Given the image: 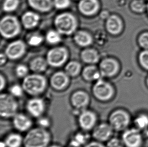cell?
<instances>
[{
    "mask_svg": "<svg viewBox=\"0 0 148 147\" xmlns=\"http://www.w3.org/2000/svg\"><path fill=\"white\" fill-rule=\"evenodd\" d=\"M52 137L49 129L32 127L23 137L24 147H48L51 144Z\"/></svg>",
    "mask_w": 148,
    "mask_h": 147,
    "instance_id": "6da1fadb",
    "label": "cell"
},
{
    "mask_svg": "<svg viewBox=\"0 0 148 147\" xmlns=\"http://www.w3.org/2000/svg\"><path fill=\"white\" fill-rule=\"evenodd\" d=\"M22 87L25 93L31 97L40 96L46 89V78L38 74L26 76L22 82Z\"/></svg>",
    "mask_w": 148,
    "mask_h": 147,
    "instance_id": "7a4b0ae2",
    "label": "cell"
},
{
    "mask_svg": "<svg viewBox=\"0 0 148 147\" xmlns=\"http://www.w3.org/2000/svg\"><path fill=\"white\" fill-rule=\"evenodd\" d=\"M19 104L16 98L9 93L0 95V116L2 118H12L18 112Z\"/></svg>",
    "mask_w": 148,
    "mask_h": 147,
    "instance_id": "3957f363",
    "label": "cell"
},
{
    "mask_svg": "<svg viewBox=\"0 0 148 147\" xmlns=\"http://www.w3.org/2000/svg\"><path fill=\"white\" fill-rule=\"evenodd\" d=\"M93 97L99 101H109L114 97V89L110 84L100 79L92 88Z\"/></svg>",
    "mask_w": 148,
    "mask_h": 147,
    "instance_id": "277c9868",
    "label": "cell"
},
{
    "mask_svg": "<svg viewBox=\"0 0 148 147\" xmlns=\"http://www.w3.org/2000/svg\"><path fill=\"white\" fill-rule=\"evenodd\" d=\"M55 25L58 32L62 34L70 35L76 29V19L72 14L65 13L58 15L55 20Z\"/></svg>",
    "mask_w": 148,
    "mask_h": 147,
    "instance_id": "5b68a950",
    "label": "cell"
},
{
    "mask_svg": "<svg viewBox=\"0 0 148 147\" xmlns=\"http://www.w3.org/2000/svg\"><path fill=\"white\" fill-rule=\"evenodd\" d=\"M98 116L96 112L90 109L80 111L77 116V123L82 131L88 132L98 123Z\"/></svg>",
    "mask_w": 148,
    "mask_h": 147,
    "instance_id": "8992f818",
    "label": "cell"
},
{
    "mask_svg": "<svg viewBox=\"0 0 148 147\" xmlns=\"http://www.w3.org/2000/svg\"><path fill=\"white\" fill-rule=\"evenodd\" d=\"M20 25L16 17L7 16L2 18L0 22V32L6 38L14 37L19 33Z\"/></svg>",
    "mask_w": 148,
    "mask_h": 147,
    "instance_id": "52a82bcc",
    "label": "cell"
},
{
    "mask_svg": "<svg viewBox=\"0 0 148 147\" xmlns=\"http://www.w3.org/2000/svg\"><path fill=\"white\" fill-rule=\"evenodd\" d=\"M130 122V116L124 110H115L110 114L109 123L116 131H121L128 127Z\"/></svg>",
    "mask_w": 148,
    "mask_h": 147,
    "instance_id": "ba28073f",
    "label": "cell"
},
{
    "mask_svg": "<svg viewBox=\"0 0 148 147\" xmlns=\"http://www.w3.org/2000/svg\"><path fill=\"white\" fill-rule=\"evenodd\" d=\"M47 108L46 102L40 96L31 97L25 104L27 113L31 117L36 119L45 115Z\"/></svg>",
    "mask_w": 148,
    "mask_h": 147,
    "instance_id": "9c48e42d",
    "label": "cell"
},
{
    "mask_svg": "<svg viewBox=\"0 0 148 147\" xmlns=\"http://www.w3.org/2000/svg\"><path fill=\"white\" fill-rule=\"evenodd\" d=\"M90 101V95L88 92L83 90H77L74 92L70 97L71 105L78 112L88 108Z\"/></svg>",
    "mask_w": 148,
    "mask_h": 147,
    "instance_id": "30bf717a",
    "label": "cell"
},
{
    "mask_svg": "<svg viewBox=\"0 0 148 147\" xmlns=\"http://www.w3.org/2000/svg\"><path fill=\"white\" fill-rule=\"evenodd\" d=\"M32 118L27 113L18 112L11 118L13 127L19 133H26L32 128Z\"/></svg>",
    "mask_w": 148,
    "mask_h": 147,
    "instance_id": "8fae6325",
    "label": "cell"
},
{
    "mask_svg": "<svg viewBox=\"0 0 148 147\" xmlns=\"http://www.w3.org/2000/svg\"><path fill=\"white\" fill-rule=\"evenodd\" d=\"M114 131L109 122H101L92 129V135L94 140L104 143L112 137Z\"/></svg>",
    "mask_w": 148,
    "mask_h": 147,
    "instance_id": "7c38bea8",
    "label": "cell"
},
{
    "mask_svg": "<svg viewBox=\"0 0 148 147\" xmlns=\"http://www.w3.org/2000/svg\"><path fill=\"white\" fill-rule=\"evenodd\" d=\"M68 56L67 50L64 48H55L50 50L47 56V61L53 67H59L65 62Z\"/></svg>",
    "mask_w": 148,
    "mask_h": 147,
    "instance_id": "4fadbf2b",
    "label": "cell"
},
{
    "mask_svg": "<svg viewBox=\"0 0 148 147\" xmlns=\"http://www.w3.org/2000/svg\"><path fill=\"white\" fill-rule=\"evenodd\" d=\"M121 140L126 147H140L143 143L142 136L137 129H126L122 134Z\"/></svg>",
    "mask_w": 148,
    "mask_h": 147,
    "instance_id": "5bb4252c",
    "label": "cell"
},
{
    "mask_svg": "<svg viewBox=\"0 0 148 147\" xmlns=\"http://www.w3.org/2000/svg\"><path fill=\"white\" fill-rule=\"evenodd\" d=\"M69 76L62 72H57L50 79V85L53 89L61 91L65 89L69 84Z\"/></svg>",
    "mask_w": 148,
    "mask_h": 147,
    "instance_id": "9a60e30c",
    "label": "cell"
},
{
    "mask_svg": "<svg viewBox=\"0 0 148 147\" xmlns=\"http://www.w3.org/2000/svg\"><path fill=\"white\" fill-rule=\"evenodd\" d=\"M25 45L23 42L17 40L13 42L6 48V56L11 60H15L20 58L24 54Z\"/></svg>",
    "mask_w": 148,
    "mask_h": 147,
    "instance_id": "2e32d148",
    "label": "cell"
},
{
    "mask_svg": "<svg viewBox=\"0 0 148 147\" xmlns=\"http://www.w3.org/2000/svg\"><path fill=\"white\" fill-rule=\"evenodd\" d=\"M118 65L116 61L111 59L103 60L100 65V72L103 77H111L118 71Z\"/></svg>",
    "mask_w": 148,
    "mask_h": 147,
    "instance_id": "e0dca14e",
    "label": "cell"
},
{
    "mask_svg": "<svg viewBox=\"0 0 148 147\" xmlns=\"http://www.w3.org/2000/svg\"><path fill=\"white\" fill-rule=\"evenodd\" d=\"M80 12L86 16H90L96 13L98 10L97 0H81L78 4Z\"/></svg>",
    "mask_w": 148,
    "mask_h": 147,
    "instance_id": "ac0fdd59",
    "label": "cell"
},
{
    "mask_svg": "<svg viewBox=\"0 0 148 147\" xmlns=\"http://www.w3.org/2000/svg\"><path fill=\"white\" fill-rule=\"evenodd\" d=\"M19 132L10 133L4 139L6 147H21L23 145V137Z\"/></svg>",
    "mask_w": 148,
    "mask_h": 147,
    "instance_id": "d6986e66",
    "label": "cell"
},
{
    "mask_svg": "<svg viewBox=\"0 0 148 147\" xmlns=\"http://www.w3.org/2000/svg\"><path fill=\"white\" fill-rule=\"evenodd\" d=\"M106 27L108 31L111 34H118L122 29V22L118 17L112 15L107 21Z\"/></svg>",
    "mask_w": 148,
    "mask_h": 147,
    "instance_id": "ffe728a7",
    "label": "cell"
},
{
    "mask_svg": "<svg viewBox=\"0 0 148 147\" xmlns=\"http://www.w3.org/2000/svg\"><path fill=\"white\" fill-rule=\"evenodd\" d=\"M39 20L40 17L34 12H26L22 16V24L25 28L28 29L36 27L38 24Z\"/></svg>",
    "mask_w": 148,
    "mask_h": 147,
    "instance_id": "44dd1931",
    "label": "cell"
},
{
    "mask_svg": "<svg viewBox=\"0 0 148 147\" xmlns=\"http://www.w3.org/2000/svg\"><path fill=\"white\" fill-rule=\"evenodd\" d=\"M88 132L82 131L74 134L70 141L71 147H84L88 143Z\"/></svg>",
    "mask_w": 148,
    "mask_h": 147,
    "instance_id": "7402d4cb",
    "label": "cell"
},
{
    "mask_svg": "<svg viewBox=\"0 0 148 147\" xmlns=\"http://www.w3.org/2000/svg\"><path fill=\"white\" fill-rule=\"evenodd\" d=\"M82 76L86 81H97L101 79V74L96 67L90 66L84 68L82 72Z\"/></svg>",
    "mask_w": 148,
    "mask_h": 147,
    "instance_id": "603a6c76",
    "label": "cell"
},
{
    "mask_svg": "<svg viewBox=\"0 0 148 147\" xmlns=\"http://www.w3.org/2000/svg\"><path fill=\"white\" fill-rule=\"evenodd\" d=\"M29 4L32 8L41 12H47L52 6L51 0H28Z\"/></svg>",
    "mask_w": 148,
    "mask_h": 147,
    "instance_id": "cb8c5ba5",
    "label": "cell"
},
{
    "mask_svg": "<svg viewBox=\"0 0 148 147\" xmlns=\"http://www.w3.org/2000/svg\"><path fill=\"white\" fill-rule=\"evenodd\" d=\"M74 40L79 46H87L92 43V38L87 32L78 31L74 36Z\"/></svg>",
    "mask_w": 148,
    "mask_h": 147,
    "instance_id": "d4e9b609",
    "label": "cell"
},
{
    "mask_svg": "<svg viewBox=\"0 0 148 147\" xmlns=\"http://www.w3.org/2000/svg\"><path fill=\"white\" fill-rule=\"evenodd\" d=\"M82 61L88 64H94L98 61L99 56L97 52L92 49H86L81 54Z\"/></svg>",
    "mask_w": 148,
    "mask_h": 147,
    "instance_id": "484cf974",
    "label": "cell"
},
{
    "mask_svg": "<svg viewBox=\"0 0 148 147\" xmlns=\"http://www.w3.org/2000/svg\"><path fill=\"white\" fill-rule=\"evenodd\" d=\"M47 63L43 58H36L30 63V69L32 71L36 73L43 72L46 69Z\"/></svg>",
    "mask_w": 148,
    "mask_h": 147,
    "instance_id": "4316f807",
    "label": "cell"
},
{
    "mask_svg": "<svg viewBox=\"0 0 148 147\" xmlns=\"http://www.w3.org/2000/svg\"><path fill=\"white\" fill-rule=\"evenodd\" d=\"M134 123L137 129H148V115L145 113H141L136 116Z\"/></svg>",
    "mask_w": 148,
    "mask_h": 147,
    "instance_id": "83f0119b",
    "label": "cell"
},
{
    "mask_svg": "<svg viewBox=\"0 0 148 147\" xmlns=\"http://www.w3.org/2000/svg\"><path fill=\"white\" fill-rule=\"evenodd\" d=\"M80 64L76 62H70L66 66L65 73L69 76L75 77L80 72Z\"/></svg>",
    "mask_w": 148,
    "mask_h": 147,
    "instance_id": "f1b7e54d",
    "label": "cell"
},
{
    "mask_svg": "<svg viewBox=\"0 0 148 147\" xmlns=\"http://www.w3.org/2000/svg\"><path fill=\"white\" fill-rule=\"evenodd\" d=\"M25 92L22 86L18 84H14L9 88V93L16 99L22 97Z\"/></svg>",
    "mask_w": 148,
    "mask_h": 147,
    "instance_id": "f546056e",
    "label": "cell"
},
{
    "mask_svg": "<svg viewBox=\"0 0 148 147\" xmlns=\"http://www.w3.org/2000/svg\"><path fill=\"white\" fill-rule=\"evenodd\" d=\"M47 41L52 44H58L61 41L60 33L54 30L49 31L46 35Z\"/></svg>",
    "mask_w": 148,
    "mask_h": 147,
    "instance_id": "4dcf8cb0",
    "label": "cell"
},
{
    "mask_svg": "<svg viewBox=\"0 0 148 147\" xmlns=\"http://www.w3.org/2000/svg\"><path fill=\"white\" fill-rule=\"evenodd\" d=\"M36 123L38 127L48 129L51 126L52 121L49 117L44 115L37 118Z\"/></svg>",
    "mask_w": 148,
    "mask_h": 147,
    "instance_id": "1f68e13d",
    "label": "cell"
},
{
    "mask_svg": "<svg viewBox=\"0 0 148 147\" xmlns=\"http://www.w3.org/2000/svg\"><path fill=\"white\" fill-rule=\"evenodd\" d=\"M19 0H5L3 3V10L6 12H12L17 8Z\"/></svg>",
    "mask_w": 148,
    "mask_h": 147,
    "instance_id": "d6a6232c",
    "label": "cell"
},
{
    "mask_svg": "<svg viewBox=\"0 0 148 147\" xmlns=\"http://www.w3.org/2000/svg\"><path fill=\"white\" fill-rule=\"evenodd\" d=\"M106 143L107 147H123L124 146L122 140L117 137H111Z\"/></svg>",
    "mask_w": 148,
    "mask_h": 147,
    "instance_id": "836d02e7",
    "label": "cell"
},
{
    "mask_svg": "<svg viewBox=\"0 0 148 147\" xmlns=\"http://www.w3.org/2000/svg\"><path fill=\"white\" fill-rule=\"evenodd\" d=\"M145 7L144 2L142 0H136L132 4V9L136 12H142Z\"/></svg>",
    "mask_w": 148,
    "mask_h": 147,
    "instance_id": "e575fe53",
    "label": "cell"
},
{
    "mask_svg": "<svg viewBox=\"0 0 148 147\" xmlns=\"http://www.w3.org/2000/svg\"><path fill=\"white\" fill-rule=\"evenodd\" d=\"M43 40L42 36L38 35H34L31 36L29 39L28 42L29 45L32 46H38L40 45Z\"/></svg>",
    "mask_w": 148,
    "mask_h": 147,
    "instance_id": "d590c367",
    "label": "cell"
},
{
    "mask_svg": "<svg viewBox=\"0 0 148 147\" xmlns=\"http://www.w3.org/2000/svg\"><path fill=\"white\" fill-rule=\"evenodd\" d=\"M28 73V69L26 66L20 65L17 67L16 69V75L18 77L25 78Z\"/></svg>",
    "mask_w": 148,
    "mask_h": 147,
    "instance_id": "8d00e7d4",
    "label": "cell"
},
{
    "mask_svg": "<svg viewBox=\"0 0 148 147\" xmlns=\"http://www.w3.org/2000/svg\"><path fill=\"white\" fill-rule=\"evenodd\" d=\"M54 6L59 9H65L70 5V0H54Z\"/></svg>",
    "mask_w": 148,
    "mask_h": 147,
    "instance_id": "74e56055",
    "label": "cell"
},
{
    "mask_svg": "<svg viewBox=\"0 0 148 147\" xmlns=\"http://www.w3.org/2000/svg\"><path fill=\"white\" fill-rule=\"evenodd\" d=\"M140 61L143 67L148 70V50H145L140 54Z\"/></svg>",
    "mask_w": 148,
    "mask_h": 147,
    "instance_id": "f35d334b",
    "label": "cell"
},
{
    "mask_svg": "<svg viewBox=\"0 0 148 147\" xmlns=\"http://www.w3.org/2000/svg\"><path fill=\"white\" fill-rule=\"evenodd\" d=\"M139 42L143 48H148V33H143L140 37Z\"/></svg>",
    "mask_w": 148,
    "mask_h": 147,
    "instance_id": "ab89813d",
    "label": "cell"
},
{
    "mask_svg": "<svg viewBox=\"0 0 148 147\" xmlns=\"http://www.w3.org/2000/svg\"><path fill=\"white\" fill-rule=\"evenodd\" d=\"M84 147H107L104 145L103 143L97 141L96 140H93L92 141L88 142Z\"/></svg>",
    "mask_w": 148,
    "mask_h": 147,
    "instance_id": "60d3db41",
    "label": "cell"
},
{
    "mask_svg": "<svg viewBox=\"0 0 148 147\" xmlns=\"http://www.w3.org/2000/svg\"><path fill=\"white\" fill-rule=\"evenodd\" d=\"M1 86H0V89L2 91L4 89V88H5L6 86V82H5V80L4 79V78L3 77V76L2 75H1Z\"/></svg>",
    "mask_w": 148,
    "mask_h": 147,
    "instance_id": "b9f144b4",
    "label": "cell"
},
{
    "mask_svg": "<svg viewBox=\"0 0 148 147\" xmlns=\"http://www.w3.org/2000/svg\"><path fill=\"white\" fill-rule=\"evenodd\" d=\"M0 60H1L0 61V64H1V65H2L6 61V56L3 54H1Z\"/></svg>",
    "mask_w": 148,
    "mask_h": 147,
    "instance_id": "7bdbcfd3",
    "label": "cell"
},
{
    "mask_svg": "<svg viewBox=\"0 0 148 147\" xmlns=\"http://www.w3.org/2000/svg\"><path fill=\"white\" fill-rule=\"evenodd\" d=\"M48 147H62L58 144H50Z\"/></svg>",
    "mask_w": 148,
    "mask_h": 147,
    "instance_id": "ee69618b",
    "label": "cell"
},
{
    "mask_svg": "<svg viewBox=\"0 0 148 147\" xmlns=\"http://www.w3.org/2000/svg\"><path fill=\"white\" fill-rule=\"evenodd\" d=\"M146 135L148 137V129H146Z\"/></svg>",
    "mask_w": 148,
    "mask_h": 147,
    "instance_id": "f6af8a7d",
    "label": "cell"
},
{
    "mask_svg": "<svg viewBox=\"0 0 148 147\" xmlns=\"http://www.w3.org/2000/svg\"><path fill=\"white\" fill-rule=\"evenodd\" d=\"M147 83H148V80H147Z\"/></svg>",
    "mask_w": 148,
    "mask_h": 147,
    "instance_id": "bcb514c9",
    "label": "cell"
},
{
    "mask_svg": "<svg viewBox=\"0 0 148 147\" xmlns=\"http://www.w3.org/2000/svg\"><path fill=\"white\" fill-rule=\"evenodd\" d=\"M147 8H148V7H147Z\"/></svg>",
    "mask_w": 148,
    "mask_h": 147,
    "instance_id": "7dc6e473",
    "label": "cell"
}]
</instances>
